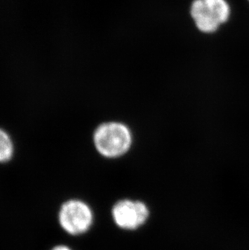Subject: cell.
I'll use <instances>...</instances> for the list:
<instances>
[{
  "label": "cell",
  "mask_w": 249,
  "mask_h": 250,
  "mask_svg": "<svg viewBox=\"0 0 249 250\" xmlns=\"http://www.w3.org/2000/svg\"><path fill=\"white\" fill-rule=\"evenodd\" d=\"M93 141L101 156L115 159L129 151L132 144V135L129 128L124 124L104 123L95 131Z\"/></svg>",
  "instance_id": "obj_1"
},
{
  "label": "cell",
  "mask_w": 249,
  "mask_h": 250,
  "mask_svg": "<svg viewBox=\"0 0 249 250\" xmlns=\"http://www.w3.org/2000/svg\"><path fill=\"white\" fill-rule=\"evenodd\" d=\"M230 6L226 0H194L191 15L199 30L213 33L230 17Z\"/></svg>",
  "instance_id": "obj_2"
},
{
  "label": "cell",
  "mask_w": 249,
  "mask_h": 250,
  "mask_svg": "<svg viewBox=\"0 0 249 250\" xmlns=\"http://www.w3.org/2000/svg\"><path fill=\"white\" fill-rule=\"evenodd\" d=\"M94 220L93 211L87 203L78 199L67 201L62 206L59 221L64 231L72 236L87 232Z\"/></svg>",
  "instance_id": "obj_3"
},
{
  "label": "cell",
  "mask_w": 249,
  "mask_h": 250,
  "mask_svg": "<svg viewBox=\"0 0 249 250\" xmlns=\"http://www.w3.org/2000/svg\"><path fill=\"white\" fill-rule=\"evenodd\" d=\"M112 216L118 228L125 231H134L146 224L150 210L142 201L123 199L113 206Z\"/></svg>",
  "instance_id": "obj_4"
},
{
  "label": "cell",
  "mask_w": 249,
  "mask_h": 250,
  "mask_svg": "<svg viewBox=\"0 0 249 250\" xmlns=\"http://www.w3.org/2000/svg\"><path fill=\"white\" fill-rule=\"evenodd\" d=\"M14 154V144L9 134L0 128V163L7 162Z\"/></svg>",
  "instance_id": "obj_5"
},
{
  "label": "cell",
  "mask_w": 249,
  "mask_h": 250,
  "mask_svg": "<svg viewBox=\"0 0 249 250\" xmlns=\"http://www.w3.org/2000/svg\"><path fill=\"white\" fill-rule=\"evenodd\" d=\"M52 250H71V249L66 246H58L54 247Z\"/></svg>",
  "instance_id": "obj_6"
},
{
  "label": "cell",
  "mask_w": 249,
  "mask_h": 250,
  "mask_svg": "<svg viewBox=\"0 0 249 250\" xmlns=\"http://www.w3.org/2000/svg\"></svg>",
  "instance_id": "obj_7"
}]
</instances>
